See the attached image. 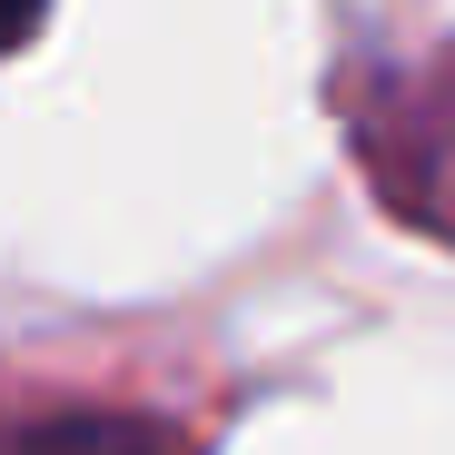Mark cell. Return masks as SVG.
<instances>
[{
  "instance_id": "cell-1",
  "label": "cell",
  "mask_w": 455,
  "mask_h": 455,
  "mask_svg": "<svg viewBox=\"0 0 455 455\" xmlns=\"http://www.w3.org/2000/svg\"><path fill=\"white\" fill-rule=\"evenodd\" d=\"M20 455H179L159 426H129V416H60L40 435H20Z\"/></svg>"
},
{
  "instance_id": "cell-2",
  "label": "cell",
  "mask_w": 455,
  "mask_h": 455,
  "mask_svg": "<svg viewBox=\"0 0 455 455\" xmlns=\"http://www.w3.org/2000/svg\"><path fill=\"white\" fill-rule=\"evenodd\" d=\"M426 159H435V179H445V188H435V218L455 228V119L435 129V148H426Z\"/></svg>"
},
{
  "instance_id": "cell-3",
  "label": "cell",
  "mask_w": 455,
  "mask_h": 455,
  "mask_svg": "<svg viewBox=\"0 0 455 455\" xmlns=\"http://www.w3.org/2000/svg\"><path fill=\"white\" fill-rule=\"evenodd\" d=\"M40 11H50V0H0V50H20L40 30Z\"/></svg>"
}]
</instances>
